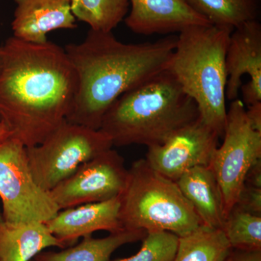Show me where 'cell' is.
<instances>
[{
  "mask_svg": "<svg viewBox=\"0 0 261 261\" xmlns=\"http://www.w3.org/2000/svg\"><path fill=\"white\" fill-rule=\"evenodd\" d=\"M0 199L3 218L13 224H45L61 211L33 177L27 147L13 137L0 144Z\"/></svg>",
  "mask_w": 261,
  "mask_h": 261,
  "instance_id": "7",
  "label": "cell"
},
{
  "mask_svg": "<svg viewBox=\"0 0 261 261\" xmlns=\"http://www.w3.org/2000/svg\"><path fill=\"white\" fill-rule=\"evenodd\" d=\"M200 118L195 101L168 70L122 94L103 117L99 130L113 146L161 145Z\"/></svg>",
  "mask_w": 261,
  "mask_h": 261,
  "instance_id": "3",
  "label": "cell"
},
{
  "mask_svg": "<svg viewBox=\"0 0 261 261\" xmlns=\"http://www.w3.org/2000/svg\"><path fill=\"white\" fill-rule=\"evenodd\" d=\"M233 207L261 216V187L244 183Z\"/></svg>",
  "mask_w": 261,
  "mask_h": 261,
  "instance_id": "23",
  "label": "cell"
},
{
  "mask_svg": "<svg viewBox=\"0 0 261 261\" xmlns=\"http://www.w3.org/2000/svg\"><path fill=\"white\" fill-rule=\"evenodd\" d=\"M176 182L193 206L202 225L223 229L226 216L222 195L211 166L192 168Z\"/></svg>",
  "mask_w": 261,
  "mask_h": 261,
  "instance_id": "15",
  "label": "cell"
},
{
  "mask_svg": "<svg viewBox=\"0 0 261 261\" xmlns=\"http://www.w3.org/2000/svg\"><path fill=\"white\" fill-rule=\"evenodd\" d=\"M16 8L11 23L13 37L32 44L47 42V34L58 29H74L76 19L71 0H14Z\"/></svg>",
  "mask_w": 261,
  "mask_h": 261,
  "instance_id": "14",
  "label": "cell"
},
{
  "mask_svg": "<svg viewBox=\"0 0 261 261\" xmlns=\"http://www.w3.org/2000/svg\"><path fill=\"white\" fill-rule=\"evenodd\" d=\"M219 138L199 118L176 130L161 145L147 147L145 160L156 171L176 181L191 168L210 165Z\"/></svg>",
  "mask_w": 261,
  "mask_h": 261,
  "instance_id": "10",
  "label": "cell"
},
{
  "mask_svg": "<svg viewBox=\"0 0 261 261\" xmlns=\"http://www.w3.org/2000/svg\"><path fill=\"white\" fill-rule=\"evenodd\" d=\"M119 197L60 211L45 223L57 239L65 246L79 238L104 230L110 233L124 229L119 219Z\"/></svg>",
  "mask_w": 261,
  "mask_h": 261,
  "instance_id": "13",
  "label": "cell"
},
{
  "mask_svg": "<svg viewBox=\"0 0 261 261\" xmlns=\"http://www.w3.org/2000/svg\"><path fill=\"white\" fill-rule=\"evenodd\" d=\"M226 68V99H238L242 92V101L246 108L261 102V24L258 20L245 22L231 33Z\"/></svg>",
  "mask_w": 261,
  "mask_h": 261,
  "instance_id": "11",
  "label": "cell"
},
{
  "mask_svg": "<svg viewBox=\"0 0 261 261\" xmlns=\"http://www.w3.org/2000/svg\"><path fill=\"white\" fill-rule=\"evenodd\" d=\"M226 261H261L260 251H246L245 250V252L233 255L231 257L228 256Z\"/></svg>",
  "mask_w": 261,
  "mask_h": 261,
  "instance_id": "25",
  "label": "cell"
},
{
  "mask_svg": "<svg viewBox=\"0 0 261 261\" xmlns=\"http://www.w3.org/2000/svg\"><path fill=\"white\" fill-rule=\"evenodd\" d=\"M222 137L224 142L215 150L209 166L219 184L226 218L236 205L247 171L261 159V130L252 124L239 98L227 109Z\"/></svg>",
  "mask_w": 261,
  "mask_h": 261,
  "instance_id": "8",
  "label": "cell"
},
{
  "mask_svg": "<svg viewBox=\"0 0 261 261\" xmlns=\"http://www.w3.org/2000/svg\"><path fill=\"white\" fill-rule=\"evenodd\" d=\"M77 85L61 46L14 37L0 46V121L25 147L42 143L65 121Z\"/></svg>",
  "mask_w": 261,
  "mask_h": 261,
  "instance_id": "1",
  "label": "cell"
},
{
  "mask_svg": "<svg viewBox=\"0 0 261 261\" xmlns=\"http://www.w3.org/2000/svg\"><path fill=\"white\" fill-rule=\"evenodd\" d=\"M119 199L120 221L126 229L166 231L181 238L202 225L177 183L156 171L145 159L135 161L128 169Z\"/></svg>",
  "mask_w": 261,
  "mask_h": 261,
  "instance_id": "5",
  "label": "cell"
},
{
  "mask_svg": "<svg viewBox=\"0 0 261 261\" xmlns=\"http://www.w3.org/2000/svg\"><path fill=\"white\" fill-rule=\"evenodd\" d=\"M113 146L102 130L65 120L42 143L27 147V159L37 185L49 192L70 177L81 165Z\"/></svg>",
  "mask_w": 261,
  "mask_h": 261,
  "instance_id": "6",
  "label": "cell"
},
{
  "mask_svg": "<svg viewBox=\"0 0 261 261\" xmlns=\"http://www.w3.org/2000/svg\"><path fill=\"white\" fill-rule=\"evenodd\" d=\"M70 6L75 19L90 29L112 32L126 17L129 0H71Z\"/></svg>",
  "mask_w": 261,
  "mask_h": 261,
  "instance_id": "20",
  "label": "cell"
},
{
  "mask_svg": "<svg viewBox=\"0 0 261 261\" xmlns=\"http://www.w3.org/2000/svg\"><path fill=\"white\" fill-rule=\"evenodd\" d=\"M213 25L234 29L249 20H258L260 0H187Z\"/></svg>",
  "mask_w": 261,
  "mask_h": 261,
  "instance_id": "19",
  "label": "cell"
},
{
  "mask_svg": "<svg viewBox=\"0 0 261 261\" xmlns=\"http://www.w3.org/2000/svg\"><path fill=\"white\" fill-rule=\"evenodd\" d=\"M147 231L140 229H124L111 233L103 238L84 237L75 246L60 252H40L37 261H111L113 252L126 244L143 240Z\"/></svg>",
  "mask_w": 261,
  "mask_h": 261,
  "instance_id": "17",
  "label": "cell"
},
{
  "mask_svg": "<svg viewBox=\"0 0 261 261\" xmlns=\"http://www.w3.org/2000/svg\"><path fill=\"white\" fill-rule=\"evenodd\" d=\"M31 261H37V260H36V259H33L32 260H31Z\"/></svg>",
  "mask_w": 261,
  "mask_h": 261,
  "instance_id": "27",
  "label": "cell"
},
{
  "mask_svg": "<svg viewBox=\"0 0 261 261\" xmlns=\"http://www.w3.org/2000/svg\"><path fill=\"white\" fill-rule=\"evenodd\" d=\"M177 36L126 44L113 32L89 29L80 44L64 49L76 73V94L67 121L99 130L103 117L122 94L168 70Z\"/></svg>",
  "mask_w": 261,
  "mask_h": 261,
  "instance_id": "2",
  "label": "cell"
},
{
  "mask_svg": "<svg viewBox=\"0 0 261 261\" xmlns=\"http://www.w3.org/2000/svg\"><path fill=\"white\" fill-rule=\"evenodd\" d=\"M11 137L9 130L3 122L0 121V144Z\"/></svg>",
  "mask_w": 261,
  "mask_h": 261,
  "instance_id": "26",
  "label": "cell"
},
{
  "mask_svg": "<svg viewBox=\"0 0 261 261\" xmlns=\"http://www.w3.org/2000/svg\"><path fill=\"white\" fill-rule=\"evenodd\" d=\"M246 111L252 124L261 130V102L249 106L246 108Z\"/></svg>",
  "mask_w": 261,
  "mask_h": 261,
  "instance_id": "24",
  "label": "cell"
},
{
  "mask_svg": "<svg viewBox=\"0 0 261 261\" xmlns=\"http://www.w3.org/2000/svg\"><path fill=\"white\" fill-rule=\"evenodd\" d=\"M222 230L232 248L260 251L261 216L233 207L226 216Z\"/></svg>",
  "mask_w": 261,
  "mask_h": 261,
  "instance_id": "21",
  "label": "cell"
},
{
  "mask_svg": "<svg viewBox=\"0 0 261 261\" xmlns=\"http://www.w3.org/2000/svg\"><path fill=\"white\" fill-rule=\"evenodd\" d=\"M231 249L222 229L200 225L192 233L178 238L172 261H226Z\"/></svg>",
  "mask_w": 261,
  "mask_h": 261,
  "instance_id": "18",
  "label": "cell"
},
{
  "mask_svg": "<svg viewBox=\"0 0 261 261\" xmlns=\"http://www.w3.org/2000/svg\"><path fill=\"white\" fill-rule=\"evenodd\" d=\"M129 4L125 23L140 35L173 34L192 25L211 24L187 0H129Z\"/></svg>",
  "mask_w": 261,
  "mask_h": 261,
  "instance_id": "12",
  "label": "cell"
},
{
  "mask_svg": "<svg viewBox=\"0 0 261 261\" xmlns=\"http://www.w3.org/2000/svg\"><path fill=\"white\" fill-rule=\"evenodd\" d=\"M178 238L168 231H148L136 255L113 261H172L177 250Z\"/></svg>",
  "mask_w": 261,
  "mask_h": 261,
  "instance_id": "22",
  "label": "cell"
},
{
  "mask_svg": "<svg viewBox=\"0 0 261 261\" xmlns=\"http://www.w3.org/2000/svg\"><path fill=\"white\" fill-rule=\"evenodd\" d=\"M233 29L213 24L178 33L168 71L195 101L201 121L222 137L226 123V50Z\"/></svg>",
  "mask_w": 261,
  "mask_h": 261,
  "instance_id": "4",
  "label": "cell"
},
{
  "mask_svg": "<svg viewBox=\"0 0 261 261\" xmlns=\"http://www.w3.org/2000/svg\"><path fill=\"white\" fill-rule=\"evenodd\" d=\"M127 178L124 159L111 148L81 165L49 193L60 210H64L119 197Z\"/></svg>",
  "mask_w": 261,
  "mask_h": 261,
  "instance_id": "9",
  "label": "cell"
},
{
  "mask_svg": "<svg viewBox=\"0 0 261 261\" xmlns=\"http://www.w3.org/2000/svg\"><path fill=\"white\" fill-rule=\"evenodd\" d=\"M64 248V244L49 231L44 223L13 224L0 210V261H31L49 247Z\"/></svg>",
  "mask_w": 261,
  "mask_h": 261,
  "instance_id": "16",
  "label": "cell"
}]
</instances>
